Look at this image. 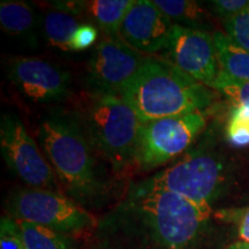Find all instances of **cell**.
Returning <instances> with one entry per match:
<instances>
[{
  "mask_svg": "<svg viewBox=\"0 0 249 249\" xmlns=\"http://www.w3.org/2000/svg\"><path fill=\"white\" fill-rule=\"evenodd\" d=\"M219 71L238 81H249V51L233 43L222 31L213 34Z\"/></svg>",
  "mask_w": 249,
  "mask_h": 249,
  "instance_id": "14",
  "label": "cell"
},
{
  "mask_svg": "<svg viewBox=\"0 0 249 249\" xmlns=\"http://www.w3.org/2000/svg\"><path fill=\"white\" fill-rule=\"evenodd\" d=\"M5 210L13 219L38 224L68 235L93 230L97 224L90 211L52 189L14 188L6 198Z\"/></svg>",
  "mask_w": 249,
  "mask_h": 249,
  "instance_id": "6",
  "label": "cell"
},
{
  "mask_svg": "<svg viewBox=\"0 0 249 249\" xmlns=\"http://www.w3.org/2000/svg\"><path fill=\"white\" fill-rule=\"evenodd\" d=\"M227 142L233 147L249 145V107L236 105L233 107L226 126Z\"/></svg>",
  "mask_w": 249,
  "mask_h": 249,
  "instance_id": "19",
  "label": "cell"
},
{
  "mask_svg": "<svg viewBox=\"0 0 249 249\" xmlns=\"http://www.w3.org/2000/svg\"><path fill=\"white\" fill-rule=\"evenodd\" d=\"M211 89L223 93L232 102L234 107L236 105L249 107V81L233 80L219 71L216 81L211 86Z\"/></svg>",
  "mask_w": 249,
  "mask_h": 249,
  "instance_id": "20",
  "label": "cell"
},
{
  "mask_svg": "<svg viewBox=\"0 0 249 249\" xmlns=\"http://www.w3.org/2000/svg\"><path fill=\"white\" fill-rule=\"evenodd\" d=\"M163 59L209 88L219 74L213 36L204 29L176 24Z\"/></svg>",
  "mask_w": 249,
  "mask_h": 249,
  "instance_id": "10",
  "label": "cell"
},
{
  "mask_svg": "<svg viewBox=\"0 0 249 249\" xmlns=\"http://www.w3.org/2000/svg\"><path fill=\"white\" fill-rule=\"evenodd\" d=\"M226 249H245V246H244V242L239 241V242H235V244L231 245L230 247H227Z\"/></svg>",
  "mask_w": 249,
  "mask_h": 249,
  "instance_id": "26",
  "label": "cell"
},
{
  "mask_svg": "<svg viewBox=\"0 0 249 249\" xmlns=\"http://www.w3.org/2000/svg\"><path fill=\"white\" fill-rule=\"evenodd\" d=\"M207 126L202 112L167 117L141 124L135 148L134 166L155 170L185 155Z\"/></svg>",
  "mask_w": 249,
  "mask_h": 249,
  "instance_id": "7",
  "label": "cell"
},
{
  "mask_svg": "<svg viewBox=\"0 0 249 249\" xmlns=\"http://www.w3.org/2000/svg\"><path fill=\"white\" fill-rule=\"evenodd\" d=\"M7 77L24 97L39 104L65 101L71 89L68 71L36 57L11 59L7 64Z\"/></svg>",
  "mask_w": 249,
  "mask_h": 249,
  "instance_id": "11",
  "label": "cell"
},
{
  "mask_svg": "<svg viewBox=\"0 0 249 249\" xmlns=\"http://www.w3.org/2000/svg\"><path fill=\"white\" fill-rule=\"evenodd\" d=\"M37 136L67 197L90 213L113 201L117 189L105 169L107 163L93 148L75 111H49L42 117Z\"/></svg>",
  "mask_w": 249,
  "mask_h": 249,
  "instance_id": "2",
  "label": "cell"
},
{
  "mask_svg": "<svg viewBox=\"0 0 249 249\" xmlns=\"http://www.w3.org/2000/svg\"><path fill=\"white\" fill-rule=\"evenodd\" d=\"M232 177V166L225 156L204 142L139 183L211 208L227 192Z\"/></svg>",
  "mask_w": 249,
  "mask_h": 249,
  "instance_id": "5",
  "label": "cell"
},
{
  "mask_svg": "<svg viewBox=\"0 0 249 249\" xmlns=\"http://www.w3.org/2000/svg\"><path fill=\"white\" fill-rule=\"evenodd\" d=\"M98 29L91 23H81L71 43V51H85L97 40Z\"/></svg>",
  "mask_w": 249,
  "mask_h": 249,
  "instance_id": "23",
  "label": "cell"
},
{
  "mask_svg": "<svg viewBox=\"0 0 249 249\" xmlns=\"http://www.w3.org/2000/svg\"><path fill=\"white\" fill-rule=\"evenodd\" d=\"M174 24L150 0H134L119 30L124 42L145 55L163 53Z\"/></svg>",
  "mask_w": 249,
  "mask_h": 249,
  "instance_id": "12",
  "label": "cell"
},
{
  "mask_svg": "<svg viewBox=\"0 0 249 249\" xmlns=\"http://www.w3.org/2000/svg\"><path fill=\"white\" fill-rule=\"evenodd\" d=\"M40 23L50 44L62 51H71V38L81 24L76 17L52 9L45 12L40 18Z\"/></svg>",
  "mask_w": 249,
  "mask_h": 249,
  "instance_id": "17",
  "label": "cell"
},
{
  "mask_svg": "<svg viewBox=\"0 0 249 249\" xmlns=\"http://www.w3.org/2000/svg\"><path fill=\"white\" fill-rule=\"evenodd\" d=\"M75 113L93 148L114 173L134 166L142 123L120 95L88 91Z\"/></svg>",
  "mask_w": 249,
  "mask_h": 249,
  "instance_id": "4",
  "label": "cell"
},
{
  "mask_svg": "<svg viewBox=\"0 0 249 249\" xmlns=\"http://www.w3.org/2000/svg\"><path fill=\"white\" fill-rule=\"evenodd\" d=\"M134 0H93L86 2L85 13L107 36L119 37L124 17Z\"/></svg>",
  "mask_w": 249,
  "mask_h": 249,
  "instance_id": "15",
  "label": "cell"
},
{
  "mask_svg": "<svg viewBox=\"0 0 249 249\" xmlns=\"http://www.w3.org/2000/svg\"><path fill=\"white\" fill-rule=\"evenodd\" d=\"M155 5L177 26L203 29L205 12L197 1L188 0H155Z\"/></svg>",
  "mask_w": 249,
  "mask_h": 249,
  "instance_id": "18",
  "label": "cell"
},
{
  "mask_svg": "<svg viewBox=\"0 0 249 249\" xmlns=\"http://www.w3.org/2000/svg\"><path fill=\"white\" fill-rule=\"evenodd\" d=\"M0 149L8 169L28 187L52 191L60 187L49 160L17 114L1 116Z\"/></svg>",
  "mask_w": 249,
  "mask_h": 249,
  "instance_id": "8",
  "label": "cell"
},
{
  "mask_svg": "<svg viewBox=\"0 0 249 249\" xmlns=\"http://www.w3.org/2000/svg\"><path fill=\"white\" fill-rule=\"evenodd\" d=\"M209 4L213 13L224 21L248 8L249 0H213Z\"/></svg>",
  "mask_w": 249,
  "mask_h": 249,
  "instance_id": "24",
  "label": "cell"
},
{
  "mask_svg": "<svg viewBox=\"0 0 249 249\" xmlns=\"http://www.w3.org/2000/svg\"><path fill=\"white\" fill-rule=\"evenodd\" d=\"M14 222L27 249H77L71 235L26 220L14 219Z\"/></svg>",
  "mask_w": 249,
  "mask_h": 249,
  "instance_id": "16",
  "label": "cell"
},
{
  "mask_svg": "<svg viewBox=\"0 0 249 249\" xmlns=\"http://www.w3.org/2000/svg\"><path fill=\"white\" fill-rule=\"evenodd\" d=\"M211 208L133 182L92 230L95 249H194Z\"/></svg>",
  "mask_w": 249,
  "mask_h": 249,
  "instance_id": "1",
  "label": "cell"
},
{
  "mask_svg": "<svg viewBox=\"0 0 249 249\" xmlns=\"http://www.w3.org/2000/svg\"><path fill=\"white\" fill-rule=\"evenodd\" d=\"M38 23L39 15L28 2L13 0L0 2V27L8 35L34 38L36 42L35 33Z\"/></svg>",
  "mask_w": 249,
  "mask_h": 249,
  "instance_id": "13",
  "label": "cell"
},
{
  "mask_svg": "<svg viewBox=\"0 0 249 249\" xmlns=\"http://www.w3.org/2000/svg\"><path fill=\"white\" fill-rule=\"evenodd\" d=\"M239 236L241 241L249 244V208L246 210V213L242 216L239 225Z\"/></svg>",
  "mask_w": 249,
  "mask_h": 249,
  "instance_id": "25",
  "label": "cell"
},
{
  "mask_svg": "<svg viewBox=\"0 0 249 249\" xmlns=\"http://www.w3.org/2000/svg\"><path fill=\"white\" fill-rule=\"evenodd\" d=\"M0 249H27L14 219L8 216H4L0 220Z\"/></svg>",
  "mask_w": 249,
  "mask_h": 249,
  "instance_id": "22",
  "label": "cell"
},
{
  "mask_svg": "<svg viewBox=\"0 0 249 249\" xmlns=\"http://www.w3.org/2000/svg\"><path fill=\"white\" fill-rule=\"evenodd\" d=\"M150 55L136 51L120 37H104L87 65L89 92L118 93L138 75Z\"/></svg>",
  "mask_w": 249,
  "mask_h": 249,
  "instance_id": "9",
  "label": "cell"
},
{
  "mask_svg": "<svg viewBox=\"0 0 249 249\" xmlns=\"http://www.w3.org/2000/svg\"><path fill=\"white\" fill-rule=\"evenodd\" d=\"M226 36L239 45L249 51V7L241 13L223 21Z\"/></svg>",
  "mask_w": 249,
  "mask_h": 249,
  "instance_id": "21",
  "label": "cell"
},
{
  "mask_svg": "<svg viewBox=\"0 0 249 249\" xmlns=\"http://www.w3.org/2000/svg\"><path fill=\"white\" fill-rule=\"evenodd\" d=\"M244 246H245V249H249V244H246V242H244Z\"/></svg>",
  "mask_w": 249,
  "mask_h": 249,
  "instance_id": "27",
  "label": "cell"
},
{
  "mask_svg": "<svg viewBox=\"0 0 249 249\" xmlns=\"http://www.w3.org/2000/svg\"><path fill=\"white\" fill-rule=\"evenodd\" d=\"M119 95L142 124L167 117L202 112L214 93L161 57H149L138 75Z\"/></svg>",
  "mask_w": 249,
  "mask_h": 249,
  "instance_id": "3",
  "label": "cell"
}]
</instances>
